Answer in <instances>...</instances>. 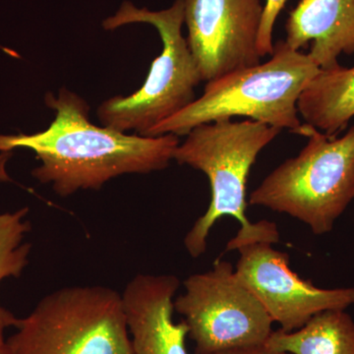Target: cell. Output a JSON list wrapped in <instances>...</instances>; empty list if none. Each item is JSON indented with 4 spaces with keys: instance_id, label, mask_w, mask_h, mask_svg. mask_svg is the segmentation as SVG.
<instances>
[{
    "instance_id": "obj_1",
    "label": "cell",
    "mask_w": 354,
    "mask_h": 354,
    "mask_svg": "<svg viewBox=\"0 0 354 354\" xmlns=\"http://www.w3.org/2000/svg\"><path fill=\"white\" fill-rule=\"evenodd\" d=\"M44 102L55 111L48 129L34 134H0V153L29 149L39 167L32 176L50 184L60 197L80 190H99L115 177L162 171L174 160L178 136L127 134L90 121V106L76 93L62 88L46 93Z\"/></svg>"
},
{
    "instance_id": "obj_2",
    "label": "cell",
    "mask_w": 354,
    "mask_h": 354,
    "mask_svg": "<svg viewBox=\"0 0 354 354\" xmlns=\"http://www.w3.org/2000/svg\"><path fill=\"white\" fill-rule=\"evenodd\" d=\"M281 131L260 121L223 120L193 128L185 141L176 147L174 160L177 164L202 171L211 186L208 209L197 218L184 239L191 257L206 253L209 232L225 216L241 223L239 232L227 243V251L239 250L256 242H279L276 223L268 221L253 223L247 218L246 190L258 155Z\"/></svg>"
},
{
    "instance_id": "obj_3",
    "label": "cell",
    "mask_w": 354,
    "mask_h": 354,
    "mask_svg": "<svg viewBox=\"0 0 354 354\" xmlns=\"http://www.w3.org/2000/svg\"><path fill=\"white\" fill-rule=\"evenodd\" d=\"M320 70L309 55L279 41L268 62L209 81L201 97L146 136H186L199 125L235 116L300 135L298 100Z\"/></svg>"
},
{
    "instance_id": "obj_4",
    "label": "cell",
    "mask_w": 354,
    "mask_h": 354,
    "mask_svg": "<svg viewBox=\"0 0 354 354\" xmlns=\"http://www.w3.org/2000/svg\"><path fill=\"white\" fill-rule=\"evenodd\" d=\"M146 23L157 29L162 53L152 62L144 85L137 92L115 95L100 104L97 114L104 127L146 136L153 127L176 115L195 101V88L202 81L196 62L183 35L184 0L169 8L151 11L130 1L102 22L106 31L122 26Z\"/></svg>"
},
{
    "instance_id": "obj_5",
    "label": "cell",
    "mask_w": 354,
    "mask_h": 354,
    "mask_svg": "<svg viewBox=\"0 0 354 354\" xmlns=\"http://www.w3.org/2000/svg\"><path fill=\"white\" fill-rule=\"evenodd\" d=\"M300 135L306 146L266 177L249 204L292 216L314 234H329L354 200V125L339 138L308 124Z\"/></svg>"
},
{
    "instance_id": "obj_6",
    "label": "cell",
    "mask_w": 354,
    "mask_h": 354,
    "mask_svg": "<svg viewBox=\"0 0 354 354\" xmlns=\"http://www.w3.org/2000/svg\"><path fill=\"white\" fill-rule=\"evenodd\" d=\"M16 330L11 354H134L122 295L106 286L53 291Z\"/></svg>"
},
{
    "instance_id": "obj_7",
    "label": "cell",
    "mask_w": 354,
    "mask_h": 354,
    "mask_svg": "<svg viewBox=\"0 0 354 354\" xmlns=\"http://www.w3.org/2000/svg\"><path fill=\"white\" fill-rule=\"evenodd\" d=\"M184 293L174 300L183 317L195 354H214L266 344L272 320L235 274L227 261L216 260L209 271L191 274Z\"/></svg>"
},
{
    "instance_id": "obj_8",
    "label": "cell",
    "mask_w": 354,
    "mask_h": 354,
    "mask_svg": "<svg viewBox=\"0 0 354 354\" xmlns=\"http://www.w3.org/2000/svg\"><path fill=\"white\" fill-rule=\"evenodd\" d=\"M239 251L235 274L285 332L300 329L317 314L354 304V286L318 288L293 272L288 254L271 243L256 242Z\"/></svg>"
},
{
    "instance_id": "obj_9",
    "label": "cell",
    "mask_w": 354,
    "mask_h": 354,
    "mask_svg": "<svg viewBox=\"0 0 354 354\" xmlns=\"http://www.w3.org/2000/svg\"><path fill=\"white\" fill-rule=\"evenodd\" d=\"M262 0H184L188 46L202 81L261 64Z\"/></svg>"
},
{
    "instance_id": "obj_10",
    "label": "cell",
    "mask_w": 354,
    "mask_h": 354,
    "mask_svg": "<svg viewBox=\"0 0 354 354\" xmlns=\"http://www.w3.org/2000/svg\"><path fill=\"white\" fill-rule=\"evenodd\" d=\"M180 281L174 274H140L122 293L133 353L189 354L184 320L174 321V295Z\"/></svg>"
},
{
    "instance_id": "obj_11",
    "label": "cell",
    "mask_w": 354,
    "mask_h": 354,
    "mask_svg": "<svg viewBox=\"0 0 354 354\" xmlns=\"http://www.w3.org/2000/svg\"><path fill=\"white\" fill-rule=\"evenodd\" d=\"M286 43L308 55L322 70L332 69L342 55L354 53V0H300L288 14Z\"/></svg>"
},
{
    "instance_id": "obj_12",
    "label": "cell",
    "mask_w": 354,
    "mask_h": 354,
    "mask_svg": "<svg viewBox=\"0 0 354 354\" xmlns=\"http://www.w3.org/2000/svg\"><path fill=\"white\" fill-rule=\"evenodd\" d=\"M297 109L305 124L337 136L354 118V66L321 69L300 95Z\"/></svg>"
},
{
    "instance_id": "obj_13",
    "label": "cell",
    "mask_w": 354,
    "mask_h": 354,
    "mask_svg": "<svg viewBox=\"0 0 354 354\" xmlns=\"http://www.w3.org/2000/svg\"><path fill=\"white\" fill-rule=\"evenodd\" d=\"M266 344L292 354H354V321L346 310H329L300 329L272 330Z\"/></svg>"
},
{
    "instance_id": "obj_14",
    "label": "cell",
    "mask_w": 354,
    "mask_h": 354,
    "mask_svg": "<svg viewBox=\"0 0 354 354\" xmlns=\"http://www.w3.org/2000/svg\"><path fill=\"white\" fill-rule=\"evenodd\" d=\"M29 208L0 213V283L9 278H19L29 264L31 244L25 241L31 230ZM19 319L0 305V332L16 328Z\"/></svg>"
},
{
    "instance_id": "obj_15",
    "label": "cell",
    "mask_w": 354,
    "mask_h": 354,
    "mask_svg": "<svg viewBox=\"0 0 354 354\" xmlns=\"http://www.w3.org/2000/svg\"><path fill=\"white\" fill-rule=\"evenodd\" d=\"M286 1L288 0H266L257 41V48L261 57L272 55L274 51L272 32L279 13L285 8Z\"/></svg>"
},
{
    "instance_id": "obj_16",
    "label": "cell",
    "mask_w": 354,
    "mask_h": 354,
    "mask_svg": "<svg viewBox=\"0 0 354 354\" xmlns=\"http://www.w3.org/2000/svg\"><path fill=\"white\" fill-rule=\"evenodd\" d=\"M214 354H292L286 353V351H278L269 348L267 344H260V346H245V348H239L228 349V351H220Z\"/></svg>"
},
{
    "instance_id": "obj_17",
    "label": "cell",
    "mask_w": 354,
    "mask_h": 354,
    "mask_svg": "<svg viewBox=\"0 0 354 354\" xmlns=\"http://www.w3.org/2000/svg\"><path fill=\"white\" fill-rule=\"evenodd\" d=\"M12 157V152L0 153V183H10V176L7 171V165Z\"/></svg>"
},
{
    "instance_id": "obj_18",
    "label": "cell",
    "mask_w": 354,
    "mask_h": 354,
    "mask_svg": "<svg viewBox=\"0 0 354 354\" xmlns=\"http://www.w3.org/2000/svg\"><path fill=\"white\" fill-rule=\"evenodd\" d=\"M3 334L4 333L0 332V354H11Z\"/></svg>"
}]
</instances>
